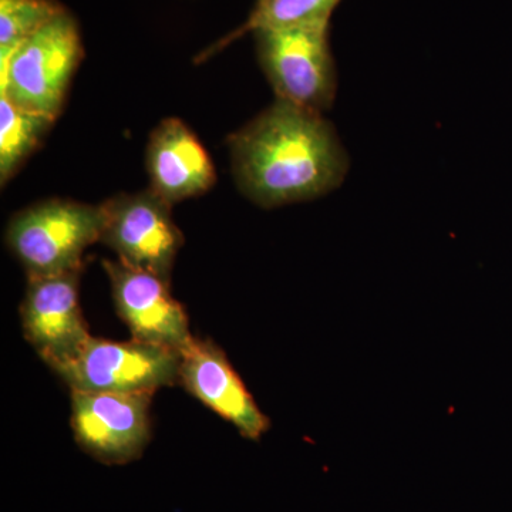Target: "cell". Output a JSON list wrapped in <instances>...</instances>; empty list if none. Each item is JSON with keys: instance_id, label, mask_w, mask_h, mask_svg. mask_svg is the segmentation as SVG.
Masks as SVG:
<instances>
[{"instance_id": "cell-12", "label": "cell", "mask_w": 512, "mask_h": 512, "mask_svg": "<svg viewBox=\"0 0 512 512\" xmlns=\"http://www.w3.org/2000/svg\"><path fill=\"white\" fill-rule=\"evenodd\" d=\"M342 0H256L247 22L227 37L205 50L198 60L208 59L222 47L244 36L264 29H284L293 26L329 25L333 12Z\"/></svg>"}, {"instance_id": "cell-9", "label": "cell", "mask_w": 512, "mask_h": 512, "mask_svg": "<svg viewBox=\"0 0 512 512\" xmlns=\"http://www.w3.org/2000/svg\"><path fill=\"white\" fill-rule=\"evenodd\" d=\"M114 305L131 338L175 352L194 340L184 306L171 295L170 281L123 262L104 259Z\"/></svg>"}, {"instance_id": "cell-4", "label": "cell", "mask_w": 512, "mask_h": 512, "mask_svg": "<svg viewBox=\"0 0 512 512\" xmlns=\"http://www.w3.org/2000/svg\"><path fill=\"white\" fill-rule=\"evenodd\" d=\"M256 55L276 99L323 114L338 92L329 25L264 29L254 33Z\"/></svg>"}, {"instance_id": "cell-8", "label": "cell", "mask_w": 512, "mask_h": 512, "mask_svg": "<svg viewBox=\"0 0 512 512\" xmlns=\"http://www.w3.org/2000/svg\"><path fill=\"white\" fill-rule=\"evenodd\" d=\"M80 272L28 276L20 305L23 335L53 370L72 360L92 338L80 309Z\"/></svg>"}, {"instance_id": "cell-11", "label": "cell", "mask_w": 512, "mask_h": 512, "mask_svg": "<svg viewBox=\"0 0 512 512\" xmlns=\"http://www.w3.org/2000/svg\"><path fill=\"white\" fill-rule=\"evenodd\" d=\"M146 165L151 190L171 205L205 194L217 181L210 154L175 117L161 121L151 133Z\"/></svg>"}, {"instance_id": "cell-6", "label": "cell", "mask_w": 512, "mask_h": 512, "mask_svg": "<svg viewBox=\"0 0 512 512\" xmlns=\"http://www.w3.org/2000/svg\"><path fill=\"white\" fill-rule=\"evenodd\" d=\"M101 205L103 231L100 242L113 249L119 261L170 281L184 235L171 207L151 188L136 194H119Z\"/></svg>"}, {"instance_id": "cell-14", "label": "cell", "mask_w": 512, "mask_h": 512, "mask_svg": "<svg viewBox=\"0 0 512 512\" xmlns=\"http://www.w3.org/2000/svg\"><path fill=\"white\" fill-rule=\"evenodd\" d=\"M63 12L56 0H0V69L26 40Z\"/></svg>"}, {"instance_id": "cell-1", "label": "cell", "mask_w": 512, "mask_h": 512, "mask_svg": "<svg viewBox=\"0 0 512 512\" xmlns=\"http://www.w3.org/2000/svg\"><path fill=\"white\" fill-rule=\"evenodd\" d=\"M239 191L262 208L316 200L345 181L349 157L323 114L276 99L228 138Z\"/></svg>"}, {"instance_id": "cell-7", "label": "cell", "mask_w": 512, "mask_h": 512, "mask_svg": "<svg viewBox=\"0 0 512 512\" xmlns=\"http://www.w3.org/2000/svg\"><path fill=\"white\" fill-rule=\"evenodd\" d=\"M154 394L72 390V429L84 453L109 466L131 463L151 439Z\"/></svg>"}, {"instance_id": "cell-10", "label": "cell", "mask_w": 512, "mask_h": 512, "mask_svg": "<svg viewBox=\"0 0 512 512\" xmlns=\"http://www.w3.org/2000/svg\"><path fill=\"white\" fill-rule=\"evenodd\" d=\"M178 384L245 439L258 441L271 429V420L261 412L224 350L212 340L194 338L181 350Z\"/></svg>"}, {"instance_id": "cell-13", "label": "cell", "mask_w": 512, "mask_h": 512, "mask_svg": "<svg viewBox=\"0 0 512 512\" xmlns=\"http://www.w3.org/2000/svg\"><path fill=\"white\" fill-rule=\"evenodd\" d=\"M55 120L20 109L0 96V183L15 177Z\"/></svg>"}, {"instance_id": "cell-2", "label": "cell", "mask_w": 512, "mask_h": 512, "mask_svg": "<svg viewBox=\"0 0 512 512\" xmlns=\"http://www.w3.org/2000/svg\"><path fill=\"white\" fill-rule=\"evenodd\" d=\"M101 205L52 198L18 212L6 229V244L28 276L82 271L83 254L101 239Z\"/></svg>"}, {"instance_id": "cell-5", "label": "cell", "mask_w": 512, "mask_h": 512, "mask_svg": "<svg viewBox=\"0 0 512 512\" xmlns=\"http://www.w3.org/2000/svg\"><path fill=\"white\" fill-rule=\"evenodd\" d=\"M180 352L131 338H90L69 362L56 367L70 390L150 393L178 384Z\"/></svg>"}, {"instance_id": "cell-3", "label": "cell", "mask_w": 512, "mask_h": 512, "mask_svg": "<svg viewBox=\"0 0 512 512\" xmlns=\"http://www.w3.org/2000/svg\"><path fill=\"white\" fill-rule=\"evenodd\" d=\"M83 55L79 26L64 10L0 69V96L20 109L56 120Z\"/></svg>"}]
</instances>
